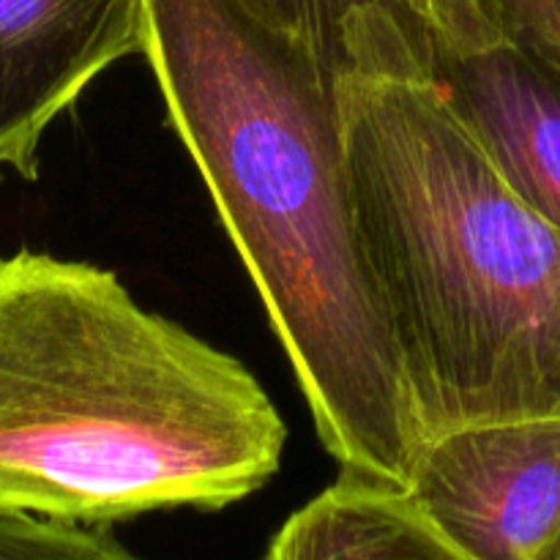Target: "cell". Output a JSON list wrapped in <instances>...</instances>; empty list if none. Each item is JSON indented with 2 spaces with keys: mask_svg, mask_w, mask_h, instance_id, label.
Listing matches in <instances>:
<instances>
[{
  "mask_svg": "<svg viewBox=\"0 0 560 560\" xmlns=\"http://www.w3.org/2000/svg\"><path fill=\"white\" fill-rule=\"evenodd\" d=\"M266 560H474L405 492L342 474L282 525Z\"/></svg>",
  "mask_w": 560,
  "mask_h": 560,
  "instance_id": "obj_7",
  "label": "cell"
},
{
  "mask_svg": "<svg viewBox=\"0 0 560 560\" xmlns=\"http://www.w3.org/2000/svg\"><path fill=\"white\" fill-rule=\"evenodd\" d=\"M339 120L366 266L427 441L560 416V228L512 189L388 9L342 31Z\"/></svg>",
  "mask_w": 560,
  "mask_h": 560,
  "instance_id": "obj_2",
  "label": "cell"
},
{
  "mask_svg": "<svg viewBox=\"0 0 560 560\" xmlns=\"http://www.w3.org/2000/svg\"><path fill=\"white\" fill-rule=\"evenodd\" d=\"M405 495L468 558L560 560V416L432 435Z\"/></svg>",
  "mask_w": 560,
  "mask_h": 560,
  "instance_id": "obj_4",
  "label": "cell"
},
{
  "mask_svg": "<svg viewBox=\"0 0 560 560\" xmlns=\"http://www.w3.org/2000/svg\"><path fill=\"white\" fill-rule=\"evenodd\" d=\"M424 42L448 52L506 47L560 80V0H421Z\"/></svg>",
  "mask_w": 560,
  "mask_h": 560,
  "instance_id": "obj_8",
  "label": "cell"
},
{
  "mask_svg": "<svg viewBox=\"0 0 560 560\" xmlns=\"http://www.w3.org/2000/svg\"><path fill=\"white\" fill-rule=\"evenodd\" d=\"M454 109L528 206L560 228V80L517 49L448 52L424 42Z\"/></svg>",
  "mask_w": 560,
  "mask_h": 560,
  "instance_id": "obj_6",
  "label": "cell"
},
{
  "mask_svg": "<svg viewBox=\"0 0 560 560\" xmlns=\"http://www.w3.org/2000/svg\"><path fill=\"white\" fill-rule=\"evenodd\" d=\"M288 427L224 350L107 268L0 255V512L102 525L244 501Z\"/></svg>",
  "mask_w": 560,
  "mask_h": 560,
  "instance_id": "obj_3",
  "label": "cell"
},
{
  "mask_svg": "<svg viewBox=\"0 0 560 560\" xmlns=\"http://www.w3.org/2000/svg\"><path fill=\"white\" fill-rule=\"evenodd\" d=\"M148 0H0V175L33 180L49 126L145 47Z\"/></svg>",
  "mask_w": 560,
  "mask_h": 560,
  "instance_id": "obj_5",
  "label": "cell"
},
{
  "mask_svg": "<svg viewBox=\"0 0 560 560\" xmlns=\"http://www.w3.org/2000/svg\"><path fill=\"white\" fill-rule=\"evenodd\" d=\"M142 55L317 438L405 492L427 432L355 228L339 60L244 0H148Z\"/></svg>",
  "mask_w": 560,
  "mask_h": 560,
  "instance_id": "obj_1",
  "label": "cell"
},
{
  "mask_svg": "<svg viewBox=\"0 0 560 560\" xmlns=\"http://www.w3.org/2000/svg\"><path fill=\"white\" fill-rule=\"evenodd\" d=\"M0 560H140L104 530L80 523L0 512Z\"/></svg>",
  "mask_w": 560,
  "mask_h": 560,
  "instance_id": "obj_9",
  "label": "cell"
},
{
  "mask_svg": "<svg viewBox=\"0 0 560 560\" xmlns=\"http://www.w3.org/2000/svg\"><path fill=\"white\" fill-rule=\"evenodd\" d=\"M244 3L277 25L304 36L306 42L334 55L337 60L345 25L350 16L364 9H388L424 31V3L421 0H244Z\"/></svg>",
  "mask_w": 560,
  "mask_h": 560,
  "instance_id": "obj_10",
  "label": "cell"
}]
</instances>
